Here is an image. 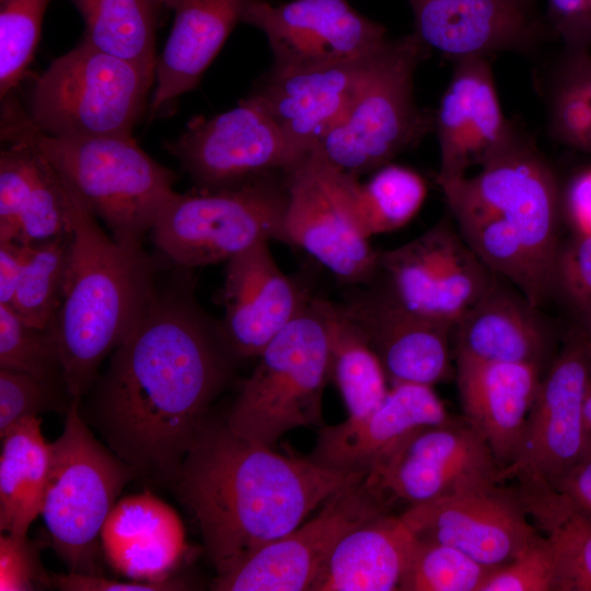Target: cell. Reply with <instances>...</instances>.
Here are the masks:
<instances>
[{
	"mask_svg": "<svg viewBox=\"0 0 591 591\" xmlns=\"http://www.w3.org/2000/svg\"><path fill=\"white\" fill-rule=\"evenodd\" d=\"M235 357L188 283L157 288L88 392L85 416L139 475L172 483Z\"/></svg>",
	"mask_w": 591,
	"mask_h": 591,
	"instance_id": "obj_1",
	"label": "cell"
},
{
	"mask_svg": "<svg viewBox=\"0 0 591 591\" xmlns=\"http://www.w3.org/2000/svg\"><path fill=\"white\" fill-rule=\"evenodd\" d=\"M368 472L285 456L228 424L206 421L172 484L200 530L217 576L290 533Z\"/></svg>",
	"mask_w": 591,
	"mask_h": 591,
	"instance_id": "obj_2",
	"label": "cell"
},
{
	"mask_svg": "<svg viewBox=\"0 0 591 591\" xmlns=\"http://www.w3.org/2000/svg\"><path fill=\"white\" fill-rule=\"evenodd\" d=\"M463 240L498 277L534 306L554 292L559 253L555 176L518 137L473 176L439 183Z\"/></svg>",
	"mask_w": 591,
	"mask_h": 591,
	"instance_id": "obj_3",
	"label": "cell"
},
{
	"mask_svg": "<svg viewBox=\"0 0 591 591\" xmlns=\"http://www.w3.org/2000/svg\"><path fill=\"white\" fill-rule=\"evenodd\" d=\"M62 181L72 242L62 299L48 327L67 390L82 399L103 360L131 333L158 287L153 260L141 241L106 234Z\"/></svg>",
	"mask_w": 591,
	"mask_h": 591,
	"instance_id": "obj_4",
	"label": "cell"
},
{
	"mask_svg": "<svg viewBox=\"0 0 591 591\" xmlns=\"http://www.w3.org/2000/svg\"><path fill=\"white\" fill-rule=\"evenodd\" d=\"M11 135L26 138L117 239L142 241L176 194L175 174L132 137H53L26 119Z\"/></svg>",
	"mask_w": 591,
	"mask_h": 591,
	"instance_id": "obj_5",
	"label": "cell"
},
{
	"mask_svg": "<svg viewBox=\"0 0 591 591\" xmlns=\"http://www.w3.org/2000/svg\"><path fill=\"white\" fill-rule=\"evenodd\" d=\"M74 398L61 434L50 443V463L40 515L51 544L69 571L100 575L102 528L137 470L91 432Z\"/></svg>",
	"mask_w": 591,
	"mask_h": 591,
	"instance_id": "obj_6",
	"label": "cell"
},
{
	"mask_svg": "<svg viewBox=\"0 0 591 591\" xmlns=\"http://www.w3.org/2000/svg\"><path fill=\"white\" fill-rule=\"evenodd\" d=\"M155 72L84 40L35 82L27 124L53 137H132Z\"/></svg>",
	"mask_w": 591,
	"mask_h": 591,
	"instance_id": "obj_7",
	"label": "cell"
},
{
	"mask_svg": "<svg viewBox=\"0 0 591 591\" xmlns=\"http://www.w3.org/2000/svg\"><path fill=\"white\" fill-rule=\"evenodd\" d=\"M285 173L241 185L176 193L151 229L155 247L184 269L227 262L262 242L288 244Z\"/></svg>",
	"mask_w": 591,
	"mask_h": 591,
	"instance_id": "obj_8",
	"label": "cell"
},
{
	"mask_svg": "<svg viewBox=\"0 0 591 591\" xmlns=\"http://www.w3.org/2000/svg\"><path fill=\"white\" fill-rule=\"evenodd\" d=\"M591 387V336L571 332L543 373L525 433L499 484L514 479L530 517L547 506L563 477L591 453L583 408Z\"/></svg>",
	"mask_w": 591,
	"mask_h": 591,
	"instance_id": "obj_9",
	"label": "cell"
},
{
	"mask_svg": "<svg viewBox=\"0 0 591 591\" xmlns=\"http://www.w3.org/2000/svg\"><path fill=\"white\" fill-rule=\"evenodd\" d=\"M256 358L227 416L230 429L273 448L292 429L320 426L328 340L312 301Z\"/></svg>",
	"mask_w": 591,
	"mask_h": 591,
	"instance_id": "obj_10",
	"label": "cell"
},
{
	"mask_svg": "<svg viewBox=\"0 0 591 591\" xmlns=\"http://www.w3.org/2000/svg\"><path fill=\"white\" fill-rule=\"evenodd\" d=\"M428 48L413 33L389 50L344 116L310 153L355 176L389 164L433 129V116L419 109L413 78Z\"/></svg>",
	"mask_w": 591,
	"mask_h": 591,
	"instance_id": "obj_11",
	"label": "cell"
},
{
	"mask_svg": "<svg viewBox=\"0 0 591 591\" xmlns=\"http://www.w3.org/2000/svg\"><path fill=\"white\" fill-rule=\"evenodd\" d=\"M375 278L408 310L453 325L498 276L443 219L416 239L379 253Z\"/></svg>",
	"mask_w": 591,
	"mask_h": 591,
	"instance_id": "obj_12",
	"label": "cell"
},
{
	"mask_svg": "<svg viewBox=\"0 0 591 591\" xmlns=\"http://www.w3.org/2000/svg\"><path fill=\"white\" fill-rule=\"evenodd\" d=\"M368 475V474H367ZM391 502L362 479L324 503L316 517L263 546L234 570L217 576V591L311 590L340 540L364 522L389 512Z\"/></svg>",
	"mask_w": 591,
	"mask_h": 591,
	"instance_id": "obj_13",
	"label": "cell"
},
{
	"mask_svg": "<svg viewBox=\"0 0 591 591\" xmlns=\"http://www.w3.org/2000/svg\"><path fill=\"white\" fill-rule=\"evenodd\" d=\"M285 176L288 244L305 251L344 283L370 285L378 275L379 253L354 220L347 173L309 153Z\"/></svg>",
	"mask_w": 591,
	"mask_h": 591,
	"instance_id": "obj_14",
	"label": "cell"
},
{
	"mask_svg": "<svg viewBox=\"0 0 591 591\" xmlns=\"http://www.w3.org/2000/svg\"><path fill=\"white\" fill-rule=\"evenodd\" d=\"M166 149L202 190L286 173L298 164L276 121L251 94L227 112L194 119Z\"/></svg>",
	"mask_w": 591,
	"mask_h": 591,
	"instance_id": "obj_15",
	"label": "cell"
},
{
	"mask_svg": "<svg viewBox=\"0 0 591 591\" xmlns=\"http://www.w3.org/2000/svg\"><path fill=\"white\" fill-rule=\"evenodd\" d=\"M499 471L483 437L465 419L450 418L413 433L367 482L391 503L413 506L498 483Z\"/></svg>",
	"mask_w": 591,
	"mask_h": 591,
	"instance_id": "obj_16",
	"label": "cell"
},
{
	"mask_svg": "<svg viewBox=\"0 0 591 591\" xmlns=\"http://www.w3.org/2000/svg\"><path fill=\"white\" fill-rule=\"evenodd\" d=\"M262 31L276 71H297L350 60L387 43L386 30L345 0H251L243 19Z\"/></svg>",
	"mask_w": 591,
	"mask_h": 591,
	"instance_id": "obj_17",
	"label": "cell"
},
{
	"mask_svg": "<svg viewBox=\"0 0 591 591\" xmlns=\"http://www.w3.org/2000/svg\"><path fill=\"white\" fill-rule=\"evenodd\" d=\"M399 515L416 538L453 546L490 568L538 534L517 490L499 483L408 506Z\"/></svg>",
	"mask_w": 591,
	"mask_h": 591,
	"instance_id": "obj_18",
	"label": "cell"
},
{
	"mask_svg": "<svg viewBox=\"0 0 591 591\" xmlns=\"http://www.w3.org/2000/svg\"><path fill=\"white\" fill-rule=\"evenodd\" d=\"M391 42L336 63L297 71L270 69L254 86L250 94L276 121L298 163L344 116L384 59Z\"/></svg>",
	"mask_w": 591,
	"mask_h": 591,
	"instance_id": "obj_19",
	"label": "cell"
},
{
	"mask_svg": "<svg viewBox=\"0 0 591 591\" xmlns=\"http://www.w3.org/2000/svg\"><path fill=\"white\" fill-rule=\"evenodd\" d=\"M339 303L379 358L387 382L432 386L452 372V324L417 314L376 282Z\"/></svg>",
	"mask_w": 591,
	"mask_h": 591,
	"instance_id": "obj_20",
	"label": "cell"
},
{
	"mask_svg": "<svg viewBox=\"0 0 591 591\" xmlns=\"http://www.w3.org/2000/svg\"><path fill=\"white\" fill-rule=\"evenodd\" d=\"M451 80L433 115L440 148L437 183L467 175L519 137L503 116L488 57L454 61Z\"/></svg>",
	"mask_w": 591,
	"mask_h": 591,
	"instance_id": "obj_21",
	"label": "cell"
},
{
	"mask_svg": "<svg viewBox=\"0 0 591 591\" xmlns=\"http://www.w3.org/2000/svg\"><path fill=\"white\" fill-rule=\"evenodd\" d=\"M228 344L237 357H257L311 303L304 287L276 263L269 242L227 260L223 286Z\"/></svg>",
	"mask_w": 591,
	"mask_h": 591,
	"instance_id": "obj_22",
	"label": "cell"
},
{
	"mask_svg": "<svg viewBox=\"0 0 591 591\" xmlns=\"http://www.w3.org/2000/svg\"><path fill=\"white\" fill-rule=\"evenodd\" d=\"M449 419L432 386L393 384L366 417L322 427L310 457L329 467L369 473L417 430Z\"/></svg>",
	"mask_w": 591,
	"mask_h": 591,
	"instance_id": "obj_23",
	"label": "cell"
},
{
	"mask_svg": "<svg viewBox=\"0 0 591 591\" xmlns=\"http://www.w3.org/2000/svg\"><path fill=\"white\" fill-rule=\"evenodd\" d=\"M543 371L529 363L456 358L464 419L487 442L500 471L519 453Z\"/></svg>",
	"mask_w": 591,
	"mask_h": 591,
	"instance_id": "obj_24",
	"label": "cell"
},
{
	"mask_svg": "<svg viewBox=\"0 0 591 591\" xmlns=\"http://www.w3.org/2000/svg\"><path fill=\"white\" fill-rule=\"evenodd\" d=\"M414 34L452 60L526 50L537 37L529 13L507 0H407Z\"/></svg>",
	"mask_w": 591,
	"mask_h": 591,
	"instance_id": "obj_25",
	"label": "cell"
},
{
	"mask_svg": "<svg viewBox=\"0 0 591 591\" xmlns=\"http://www.w3.org/2000/svg\"><path fill=\"white\" fill-rule=\"evenodd\" d=\"M100 541L108 564L136 581L170 579L187 549L181 518L149 491L117 501Z\"/></svg>",
	"mask_w": 591,
	"mask_h": 591,
	"instance_id": "obj_26",
	"label": "cell"
},
{
	"mask_svg": "<svg viewBox=\"0 0 591 591\" xmlns=\"http://www.w3.org/2000/svg\"><path fill=\"white\" fill-rule=\"evenodd\" d=\"M537 310L519 290L497 279L453 324L455 358L529 363L544 370L552 340Z\"/></svg>",
	"mask_w": 591,
	"mask_h": 591,
	"instance_id": "obj_27",
	"label": "cell"
},
{
	"mask_svg": "<svg viewBox=\"0 0 591 591\" xmlns=\"http://www.w3.org/2000/svg\"><path fill=\"white\" fill-rule=\"evenodd\" d=\"M251 0H165L174 22L158 59L150 109L193 90L244 14Z\"/></svg>",
	"mask_w": 591,
	"mask_h": 591,
	"instance_id": "obj_28",
	"label": "cell"
},
{
	"mask_svg": "<svg viewBox=\"0 0 591 591\" xmlns=\"http://www.w3.org/2000/svg\"><path fill=\"white\" fill-rule=\"evenodd\" d=\"M417 538L401 515L383 513L346 534L326 560L312 591H393Z\"/></svg>",
	"mask_w": 591,
	"mask_h": 591,
	"instance_id": "obj_29",
	"label": "cell"
},
{
	"mask_svg": "<svg viewBox=\"0 0 591 591\" xmlns=\"http://www.w3.org/2000/svg\"><path fill=\"white\" fill-rule=\"evenodd\" d=\"M38 416L25 417L1 437L0 530L27 535L40 515L50 463V443Z\"/></svg>",
	"mask_w": 591,
	"mask_h": 591,
	"instance_id": "obj_30",
	"label": "cell"
},
{
	"mask_svg": "<svg viewBox=\"0 0 591 591\" xmlns=\"http://www.w3.org/2000/svg\"><path fill=\"white\" fill-rule=\"evenodd\" d=\"M312 303L326 327L329 379L343 396L347 418H363L389 392L381 362L340 304L321 298H313Z\"/></svg>",
	"mask_w": 591,
	"mask_h": 591,
	"instance_id": "obj_31",
	"label": "cell"
},
{
	"mask_svg": "<svg viewBox=\"0 0 591 591\" xmlns=\"http://www.w3.org/2000/svg\"><path fill=\"white\" fill-rule=\"evenodd\" d=\"M84 21L83 39L155 72V30L165 0H69Z\"/></svg>",
	"mask_w": 591,
	"mask_h": 591,
	"instance_id": "obj_32",
	"label": "cell"
},
{
	"mask_svg": "<svg viewBox=\"0 0 591 591\" xmlns=\"http://www.w3.org/2000/svg\"><path fill=\"white\" fill-rule=\"evenodd\" d=\"M346 188L354 220L368 239L408 223L427 194L426 183L417 172L395 164L378 169L364 184L347 173Z\"/></svg>",
	"mask_w": 591,
	"mask_h": 591,
	"instance_id": "obj_33",
	"label": "cell"
},
{
	"mask_svg": "<svg viewBox=\"0 0 591 591\" xmlns=\"http://www.w3.org/2000/svg\"><path fill=\"white\" fill-rule=\"evenodd\" d=\"M551 135L572 149L591 154V56L565 55L557 65L547 90Z\"/></svg>",
	"mask_w": 591,
	"mask_h": 591,
	"instance_id": "obj_34",
	"label": "cell"
},
{
	"mask_svg": "<svg viewBox=\"0 0 591 591\" xmlns=\"http://www.w3.org/2000/svg\"><path fill=\"white\" fill-rule=\"evenodd\" d=\"M72 231L30 245V256L10 308L23 322L47 328L62 299ZM7 306V305H5Z\"/></svg>",
	"mask_w": 591,
	"mask_h": 591,
	"instance_id": "obj_35",
	"label": "cell"
},
{
	"mask_svg": "<svg viewBox=\"0 0 591 591\" xmlns=\"http://www.w3.org/2000/svg\"><path fill=\"white\" fill-rule=\"evenodd\" d=\"M493 569L453 546L417 538L399 590L480 591Z\"/></svg>",
	"mask_w": 591,
	"mask_h": 591,
	"instance_id": "obj_36",
	"label": "cell"
},
{
	"mask_svg": "<svg viewBox=\"0 0 591 591\" xmlns=\"http://www.w3.org/2000/svg\"><path fill=\"white\" fill-rule=\"evenodd\" d=\"M0 368L66 386L60 355L49 327L30 325L3 304H0Z\"/></svg>",
	"mask_w": 591,
	"mask_h": 591,
	"instance_id": "obj_37",
	"label": "cell"
},
{
	"mask_svg": "<svg viewBox=\"0 0 591 591\" xmlns=\"http://www.w3.org/2000/svg\"><path fill=\"white\" fill-rule=\"evenodd\" d=\"M50 0H0V94L3 100L23 78L40 38Z\"/></svg>",
	"mask_w": 591,
	"mask_h": 591,
	"instance_id": "obj_38",
	"label": "cell"
},
{
	"mask_svg": "<svg viewBox=\"0 0 591 591\" xmlns=\"http://www.w3.org/2000/svg\"><path fill=\"white\" fill-rule=\"evenodd\" d=\"M70 231L63 181L39 153L35 177L21 210L12 242L33 245Z\"/></svg>",
	"mask_w": 591,
	"mask_h": 591,
	"instance_id": "obj_39",
	"label": "cell"
},
{
	"mask_svg": "<svg viewBox=\"0 0 591 591\" xmlns=\"http://www.w3.org/2000/svg\"><path fill=\"white\" fill-rule=\"evenodd\" d=\"M73 399L63 385L0 368V434L25 417L48 412L66 415Z\"/></svg>",
	"mask_w": 591,
	"mask_h": 591,
	"instance_id": "obj_40",
	"label": "cell"
},
{
	"mask_svg": "<svg viewBox=\"0 0 591 591\" xmlns=\"http://www.w3.org/2000/svg\"><path fill=\"white\" fill-rule=\"evenodd\" d=\"M556 566V591H591V521L568 512L546 532Z\"/></svg>",
	"mask_w": 591,
	"mask_h": 591,
	"instance_id": "obj_41",
	"label": "cell"
},
{
	"mask_svg": "<svg viewBox=\"0 0 591 591\" xmlns=\"http://www.w3.org/2000/svg\"><path fill=\"white\" fill-rule=\"evenodd\" d=\"M480 591H556V566L546 535L540 533L511 560L494 568Z\"/></svg>",
	"mask_w": 591,
	"mask_h": 591,
	"instance_id": "obj_42",
	"label": "cell"
},
{
	"mask_svg": "<svg viewBox=\"0 0 591 591\" xmlns=\"http://www.w3.org/2000/svg\"><path fill=\"white\" fill-rule=\"evenodd\" d=\"M559 291L584 322L591 336V235L577 234L559 250L554 291Z\"/></svg>",
	"mask_w": 591,
	"mask_h": 591,
	"instance_id": "obj_43",
	"label": "cell"
},
{
	"mask_svg": "<svg viewBox=\"0 0 591 591\" xmlns=\"http://www.w3.org/2000/svg\"><path fill=\"white\" fill-rule=\"evenodd\" d=\"M50 586V576L40 565L38 544L27 535L1 532L0 590L33 591Z\"/></svg>",
	"mask_w": 591,
	"mask_h": 591,
	"instance_id": "obj_44",
	"label": "cell"
},
{
	"mask_svg": "<svg viewBox=\"0 0 591 591\" xmlns=\"http://www.w3.org/2000/svg\"><path fill=\"white\" fill-rule=\"evenodd\" d=\"M547 19L565 50L589 53L591 48V0H547Z\"/></svg>",
	"mask_w": 591,
	"mask_h": 591,
	"instance_id": "obj_45",
	"label": "cell"
},
{
	"mask_svg": "<svg viewBox=\"0 0 591 591\" xmlns=\"http://www.w3.org/2000/svg\"><path fill=\"white\" fill-rule=\"evenodd\" d=\"M568 512H576L591 521V453L558 483L545 521L555 523Z\"/></svg>",
	"mask_w": 591,
	"mask_h": 591,
	"instance_id": "obj_46",
	"label": "cell"
},
{
	"mask_svg": "<svg viewBox=\"0 0 591 591\" xmlns=\"http://www.w3.org/2000/svg\"><path fill=\"white\" fill-rule=\"evenodd\" d=\"M50 587L63 591H172L186 589L181 581H118L101 575H88L69 571L66 575H51Z\"/></svg>",
	"mask_w": 591,
	"mask_h": 591,
	"instance_id": "obj_47",
	"label": "cell"
},
{
	"mask_svg": "<svg viewBox=\"0 0 591 591\" xmlns=\"http://www.w3.org/2000/svg\"><path fill=\"white\" fill-rule=\"evenodd\" d=\"M28 256L30 245L12 241L0 242V304H11Z\"/></svg>",
	"mask_w": 591,
	"mask_h": 591,
	"instance_id": "obj_48",
	"label": "cell"
},
{
	"mask_svg": "<svg viewBox=\"0 0 591 591\" xmlns=\"http://www.w3.org/2000/svg\"><path fill=\"white\" fill-rule=\"evenodd\" d=\"M565 206L577 233L591 235V169L579 173L570 182Z\"/></svg>",
	"mask_w": 591,
	"mask_h": 591,
	"instance_id": "obj_49",
	"label": "cell"
},
{
	"mask_svg": "<svg viewBox=\"0 0 591 591\" xmlns=\"http://www.w3.org/2000/svg\"><path fill=\"white\" fill-rule=\"evenodd\" d=\"M583 416H584V422H586L587 429L591 434V387L586 397Z\"/></svg>",
	"mask_w": 591,
	"mask_h": 591,
	"instance_id": "obj_50",
	"label": "cell"
},
{
	"mask_svg": "<svg viewBox=\"0 0 591 591\" xmlns=\"http://www.w3.org/2000/svg\"><path fill=\"white\" fill-rule=\"evenodd\" d=\"M507 1H509L510 3H512L513 5H515L517 8H519L520 10L526 13H528V7L532 2V0H507Z\"/></svg>",
	"mask_w": 591,
	"mask_h": 591,
	"instance_id": "obj_51",
	"label": "cell"
}]
</instances>
